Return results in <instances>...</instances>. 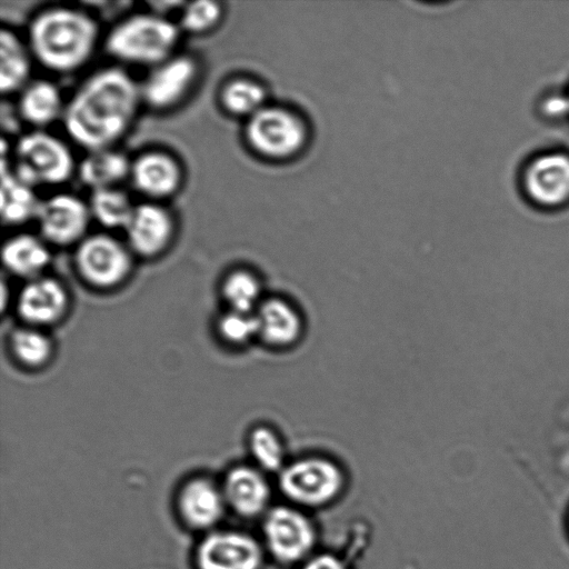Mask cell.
<instances>
[{
  "label": "cell",
  "mask_w": 569,
  "mask_h": 569,
  "mask_svg": "<svg viewBox=\"0 0 569 569\" xmlns=\"http://www.w3.org/2000/svg\"><path fill=\"white\" fill-rule=\"evenodd\" d=\"M66 103L56 84L44 79L29 82L18 100L20 117L36 128H43L62 118Z\"/></svg>",
  "instance_id": "obj_21"
},
{
  "label": "cell",
  "mask_w": 569,
  "mask_h": 569,
  "mask_svg": "<svg viewBox=\"0 0 569 569\" xmlns=\"http://www.w3.org/2000/svg\"><path fill=\"white\" fill-rule=\"evenodd\" d=\"M222 13L223 9L217 1H191L182 9L178 27L192 34H202L219 24Z\"/></svg>",
  "instance_id": "obj_29"
},
{
  "label": "cell",
  "mask_w": 569,
  "mask_h": 569,
  "mask_svg": "<svg viewBox=\"0 0 569 569\" xmlns=\"http://www.w3.org/2000/svg\"><path fill=\"white\" fill-rule=\"evenodd\" d=\"M530 197L545 206H556L569 198V157L549 153L536 159L526 173Z\"/></svg>",
  "instance_id": "obj_16"
},
{
  "label": "cell",
  "mask_w": 569,
  "mask_h": 569,
  "mask_svg": "<svg viewBox=\"0 0 569 569\" xmlns=\"http://www.w3.org/2000/svg\"><path fill=\"white\" fill-rule=\"evenodd\" d=\"M219 100L226 112L246 120L269 103L264 86L247 77L227 81L220 90Z\"/></svg>",
  "instance_id": "obj_25"
},
{
  "label": "cell",
  "mask_w": 569,
  "mask_h": 569,
  "mask_svg": "<svg viewBox=\"0 0 569 569\" xmlns=\"http://www.w3.org/2000/svg\"><path fill=\"white\" fill-rule=\"evenodd\" d=\"M133 254L152 259L163 253L173 240L176 223L170 211L156 201L136 204L123 229Z\"/></svg>",
  "instance_id": "obj_12"
},
{
  "label": "cell",
  "mask_w": 569,
  "mask_h": 569,
  "mask_svg": "<svg viewBox=\"0 0 569 569\" xmlns=\"http://www.w3.org/2000/svg\"><path fill=\"white\" fill-rule=\"evenodd\" d=\"M262 562L259 542L240 531H214L197 549L199 569H260Z\"/></svg>",
  "instance_id": "obj_11"
},
{
  "label": "cell",
  "mask_w": 569,
  "mask_h": 569,
  "mask_svg": "<svg viewBox=\"0 0 569 569\" xmlns=\"http://www.w3.org/2000/svg\"><path fill=\"white\" fill-rule=\"evenodd\" d=\"M249 450L264 471L280 472L284 465V449L279 436L269 427L259 426L249 435Z\"/></svg>",
  "instance_id": "obj_28"
},
{
  "label": "cell",
  "mask_w": 569,
  "mask_h": 569,
  "mask_svg": "<svg viewBox=\"0 0 569 569\" xmlns=\"http://www.w3.org/2000/svg\"><path fill=\"white\" fill-rule=\"evenodd\" d=\"M131 161L112 148L88 151L78 166L80 181L93 190L116 188L129 178Z\"/></svg>",
  "instance_id": "obj_20"
},
{
  "label": "cell",
  "mask_w": 569,
  "mask_h": 569,
  "mask_svg": "<svg viewBox=\"0 0 569 569\" xmlns=\"http://www.w3.org/2000/svg\"><path fill=\"white\" fill-rule=\"evenodd\" d=\"M179 34L178 24L164 17L136 13L108 32L104 49L124 63L153 68L173 56Z\"/></svg>",
  "instance_id": "obj_3"
},
{
  "label": "cell",
  "mask_w": 569,
  "mask_h": 569,
  "mask_svg": "<svg viewBox=\"0 0 569 569\" xmlns=\"http://www.w3.org/2000/svg\"><path fill=\"white\" fill-rule=\"evenodd\" d=\"M12 358L22 367L39 369L53 356V342L41 328L23 325L13 329L8 338Z\"/></svg>",
  "instance_id": "obj_24"
},
{
  "label": "cell",
  "mask_w": 569,
  "mask_h": 569,
  "mask_svg": "<svg viewBox=\"0 0 569 569\" xmlns=\"http://www.w3.org/2000/svg\"><path fill=\"white\" fill-rule=\"evenodd\" d=\"M262 532L268 551L282 563L305 559L316 542V530L309 518L288 506H277L266 512Z\"/></svg>",
  "instance_id": "obj_8"
},
{
  "label": "cell",
  "mask_w": 569,
  "mask_h": 569,
  "mask_svg": "<svg viewBox=\"0 0 569 569\" xmlns=\"http://www.w3.org/2000/svg\"><path fill=\"white\" fill-rule=\"evenodd\" d=\"M226 506L222 488L204 477L189 480L179 493L180 513L193 528L204 529L216 525Z\"/></svg>",
  "instance_id": "obj_17"
},
{
  "label": "cell",
  "mask_w": 569,
  "mask_h": 569,
  "mask_svg": "<svg viewBox=\"0 0 569 569\" xmlns=\"http://www.w3.org/2000/svg\"><path fill=\"white\" fill-rule=\"evenodd\" d=\"M301 569H347V567L335 555L321 553L308 559Z\"/></svg>",
  "instance_id": "obj_31"
},
{
  "label": "cell",
  "mask_w": 569,
  "mask_h": 569,
  "mask_svg": "<svg viewBox=\"0 0 569 569\" xmlns=\"http://www.w3.org/2000/svg\"><path fill=\"white\" fill-rule=\"evenodd\" d=\"M88 206L91 217L108 229H124L136 207L118 187L91 191Z\"/></svg>",
  "instance_id": "obj_26"
},
{
  "label": "cell",
  "mask_w": 569,
  "mask_h": 569,
  "mask_svg": "<svg viewBox=\"0 0 569 569\" xmlns=\"http://www.w3.org/2000/svg\"><path fill=\"white\" fill-rule=\"evenodd\" d=\"M254 315L258 337L269 346H291L301 335L302 322L298 311L282 299L270 298L261 301Z\"/></svg>",
  "instance_id": "obj_18"
},
{
  "label": "cell",
  "mask_w": 569,
  "mask_h": 569,
  "mask_svg": "<svg viewBox=\"0 0 569 569\" xmlns=\"http://www.w3.org/2000/svg\"><path fill=\"white\" fill-rule=\"evenodd\" d=\"M70 297L64 284L49 276L28 280L18 293L16 309L23 325L44 329L68 312Z\"/></svg>",
  "instance_id": "obj_13"
},
{
  "label": "cell",
  "mask_w": 569,
  "mask_h": 569,
  "mask_svg": "<svg viewBox=\"0 0 569 569\" xmlns=\"http://www.w3.org/2000/svg\"><path fill=\"white\" fill-rule=\"evenodd\" d=\"M98 38L99 27L87 12L71 7H51L32 18L28 47L41 66L68 73L87 63Z\"/></svg>",
  "instance_id": "obj_2"
},
{
  "label": "cell",
  "mask_w": 569,
  "mask_h": 569,
  "mask_svg": "<svg viewBox=\"0 0 569 569\" xmlns=\"http://www.w3.org/2000/svg\"><path fill=\"white\" fill-rule=\"evenodd\" d=\"M31 51L11 30L0 32V90L3 94L21 91L31 71Z\"/></svg>",
  "instance_id": "obj_22"
},
{
  "label": "cell",
  "mask_w": 569,
  "mask_h": 569,
  "mask_svg": "<svg viewBox=\"0 0 569 569\" xmlns=\"http://www.w3.org/2000/svg\"><path fill=\"white\" fill-rule=\"evenodd\" d=\"M41 201L36 197L33 188L19 180L12 170L2 166L1 170V204L2 222L18 226L36 219Z\"/></svg>",
  "instance_id": "obj_23"
},
{
  "label": "cell",
  "mask_w": 569,
  "mask_h": 569,
  "mask_svg": "<svg viewBox=\"0 0 569 569\" xmlns=\"http://www.w3.org/2000/svg\"><path fill=\"white\" fill-rule=\"evenodd\" d=\"M47 244L41 237L30 233L12 236L2 244V263L10 273L27 281L40 277L50 262Z\"/></svg>",
  "instance_id": "obj_19"
},
{
  "label": "cell",
  "mask_w": 569,
  "mask_h": 569,
  "mask_svg": "<svg viewBox=\"0 0 569 569\" xmlns=\"http://www.w3.org/2000/svg\"><path fill=\"white\" fill-rule=\"evenodd\" d=\"M140 87L119 67L90 74L66 102L68 136L87 151L112 148L130 129L140 104Z\"/></svg>",
  "instance_id": "obj_1"
},
{
  "label": "cell",
  "mask_w": 569,
  "mask_h": 569,
  "mask_svg": "<svg viewBox=\"0 0 569 569\" xmlns=\"http://www.w3.org/2000/svg\"><path fill=\"white\" fill-rule=\"evenodd\" d=\"M198 74V63L192 57L172 56L146 77L140 87L141 100L154 110L170 109L187 97Z\"/></svg>",
  "instance_id": "obj_10"
},
{
  "label": "cell",
  "mask_w": 569,
  "mask_h": 569,
  "mask_svg": "<svg viewBox=\"0 0 569 569\" xmlns=\"http://www.w3.org/2000/svg\"><path fill=\"white\" fill-rule=\"evenodd\" d=\"M13 151L12 172L31 188L63 183L70 179L76 169L73 156L68 146L42 130L22 136Z\"/></svg>",
  "instance_id": "obj_5"
},
{
  "label": "cell",
  "mask_w": 569,
  "mask_h": 569,
  "mask_svg": "<svg viewBox=\"0 0 569 569\" xmlns=\"http://www.w3.org/2000/svg\"><path fill=\"white\" fill-rule=\"evenodd\" d=\"M244 138L258 156L268 160H288L305 148L309 128L293 109L268 103L246 120Z\"/></svg>",
  "instance_id": "obj_4"
},
{
  "label": "cell",
  "mask_w": 569,
  "mask_h": 569,
  "mask_svg": "<svg viewBox=\"0 0 569 569\" xmlns=\"http://www.w3.org/2000/svg\"><path fill=\"white\" fill-rule=\"evenodd\" d=\"M217 332L228 345L242 346L258 337V322L254 312H240L228 309L217 321Z\"/></svg>",
  "instance_id": "obj_30"
},
{
  "label": "cell",
  "mask_w": 569,
  "mask_h": 569,
  "mask_svg": "<svg viewBox=\"0 0 569 569\" xmlns=\"http://www.w3.org/2000/svg\"><path fill=\"white\" fill-rule=\"evenodd\" d=\"M545 110L553 117L567 114L569 112V97H551L546 101Z\"/></svg>",
  "instance_id": "obj_32"
},
{
  "label": "cell",
  "mask_w": 569,
  "mask_h": 569,
  "mask_svg": "<svg viewBox=\"0 0 569 569\" xmlns=\"http://www.w3.org/2000/svg\"><path fill=\"white\" fill-rule=\"evenodd\" d=\"M345 486L342 470L331 460L307 457L286 465L279 472V488L297 505L319 507L336 499Z\"/></svg>",
  "instance_id": "obj_7"
},
{
  "label": "cell",
  "mask_w": 569,
  "mask_h": 569,
  "mask_svg": "<svg viewBox=\"0 0 569 569\" xmlns=\"http://www.w3.org/2000/svg\"><path fill=\"white\" fill-rule=\"evenodd\" d=\"M182 178L179 161L163 150L144 151L131 161L129 179L150 200L172 197L180 189Z\"/></svg>",
  "instance_id": "obj_14"
},
{
  "label": "cell",
  "mask_w": 569,
  "mask_h": 569,
  "mask_svg": "<svg viewBox=\"0 0 569 569\" xmlns=\"http://www.w3.org/2000/svg\"><path fill=\"white\" fill-rule=\"evenodd\" d=\"M91 218L88 203L76 194L57 193L41 201L36 220L47 243L66 247L87 237Z\"/></svg>",
  "instance_id": "obj_9"
},
{
  "label": "cell",
  "mask_w": 569,
  "mask_h": 569,
  "mask_svg": "<svg viewBox=\"0 0 569 569\" xmlns=\"http://www.w3.org/2000/svg\"><path fill=\"white\" fill-rule=\"evenodd\" d=\"M261 286L246 269L230 271L222 280L221 296L230 310L254 312L260 305Z\"/></svg>",
  "instance_id": "obj_27"
},
{
  "label": "cell",
  "mask_w": 569,
  "mask_h": 569,
  "mask_svg": "<svg viewBox=\"0 0 569 569\" xmlns=\"http://www.w3.org/2000/svg\"><path fill=\"white\" fill-rule=\"evenodd\" d=\"M127 243L106 233L87 236L76 247L74 268L90 287L109 290L123 283L132 271Z\"/></svg>",
  "instance_id": "obj_6"
},
{
  "label": "cell",
  "mask_w": 569,
  "mask_h": 569,
  "mask_svg": "<svg viewBox=\"0 0 569 569\" xmlns=\"http://www.w3.org/2000/svg\"><path fill=\"white\" fill-rule=\"evenodd\" d=\"M221 488L226 503L239 516L253 518L268 511L271 491L260 469L233 467L226 475Z\"/></svg>",
  "instance_id": "obj_15"
}]
</instances>
